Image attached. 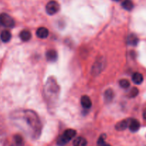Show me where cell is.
Returning a JSON list of instances; mask_svg holds the SVG:
<instances>
[{
	"label": "cell",
	"instance_id": "cell-1",
	"mask_svg": "<svg viewBox=\"0 0 146 146\" xmlns=\"http://www.w3.org/2000/svg\"><path fill=\"white\" fill-rule=\"evenodd\" d=\"M76 135V131L74 129H67L64 131V133L58 138L57 144L59 146H64L68 143L70 141L73 139Z\"/></svg>",
	"mask_w": 146,
	"mask_h": 146
},
{
	"label": "cell",
	"instance_id": "cell-2",
	"mask_svg": "<svg viewBox=\"0 0 146 146\" xmlns=\"http://www.w3.org/2000/svg\"><path fill=\"white\" fill-rule=\"evenodd\" d=\"M0 24L7 28H12L15 25V22L12 17L5 13L0 14Z\"/></svg>",
	"mask_w": 146,
	"mask_h": 146
},
{
	"label": "cell",
	"instance_id": "cell-3",
	"mask_svg": "<svg viewBox=\"0 0 146 146\" xmlns=\"http://www.w3.org/2000/svg\"><path fill=\"white\" fill-rule=\"evenodd\" d=\"M60 9V5L56 1H50L47 3L46 6V11L47 14L49 15H54V14H56Z\"/></svg>",
	"mask_w": 146,
	"mask_h": 146
},
{
	"label": "cell",
	"instance_id": "cell-4",
	"mask_svg": "<svg viewBox=\"0 0 146 146\" xmlns=\"http://www.w3.org/2000/svg\"><path fill=\"white\" fill-rule=\"evenodd\" d=\"M141 127L139 121L136 119H129V123H128V128L131 132H136L139 130Z\"/></svg>",
	"mask_w": 146,
	"mask_h": 146
},
{
	"label": "cell",
	"instance_id": "cell-5",
	"mask_svg": "<svg viewBox=\"0 0 146 146\" xmlns=\"http://www.w3.org/2000/svg\"><path fill=\"white\" fill-rule=\"evenodd\" d=\"M104 62L102 61V58H100V60H98L95 62V64L93 66L92 73L94 74H98L102 71V68H104Z\"/></svg>",
	"mask_w": 146,
	"mask_h": 146
},
{
	"label": "cell",
	"instance_id": "cell-6",
	"mask_svg": "<svg viewBox=\"0 0 146 146\" xmlns=\"http://www.w3.org/2000/svg\"><path fill=\"white\" fill-rule=\"evenodd\" d=\"M46 59L50 62H54L57 60L58 58V54L55 50H48L46 54Z\"/></svg>",
	"mask_w": 146,
	"mask_h": 146
},
{
	"label": "cell",
	"instance_id": "cell-7",
	"mask_svg": "<svg viewBox=\"0 0 146 146\" xmlns=\"http://www.w3.org/2000/svg\"><path fill=\"white\" fill-rule=\"evenodd\" d=\"M49 31L45 27H40L36 31V36L40 38H46L48 37Z\"/></svg>",
	"mask_w": 146,
	"mask_h": 146
},
{
	"label": "cell",
	"instance_id": "cell-8",
	"mask_svg": "<svg viewBox=\"0 0 146 146\" xmlns=\"http://www.w3.org/2000/svg\"><path fill=\"white\" fill-rule=\"evenodd\" d=\"M128 123H129V119L123 120L115 125V129L118 131H124L128 127Z\"/></svg>",
	"mask_w": 146,
	"mask_h": 146
},
{
	"label": "cell",
	"instance_id": "cell-9",
	"mask_svg": "<svg viewBox=\"0 0 146 146\" xmlns=\"http://www.w3.org/2000/svg\"><path fill=\"white\" fill-rule=\"evenodd\" d=\"M81 104L84 108H90L92 106L91 98L87 96H83L81 99Z\"/></svg>",
	"mask_w": 146,
	"mask_h": 146
},
{
	"label": "cell",
	"instance_id": "cell-10",
	"mask_svg": "<svg viewBox=\"0 0 146 146\" xmlns=\"http://www.w3.org/2000/svg\"><path fill=\"white\" fill-rule=\"evenodd\" d=\"M132 80L134 84L139 85V84H142L143 81V76L138 72L134 73L133 75L132 76Z\"/></svg>",
	"mask_w": 146,
	"mask_h": 146
},
{
	"label": "cell",
	"instance_id": "cell-11",
	"mask_svg": "<svg viewBox=\"0 0 146 146\" xmlns=\"http://www.w3.org/2000/svg\"><path fill=\"white\" fill-rule=\"evenodd\" d=\"M20 38L24 41H28L31 39V34L28 30H23L20 33Z\"/></svg>",
	"mask_w": 146,
	"mask_h": 146
},
{
	"label": "cell",
	"instance_id": "cell-12",
	"mask_svg": "<svg viewBox=\"0 0 146 146\" xmlns=\"http://www.w3.org/2000/svg\"><path fill=\"white\" fill-rule=\"evenodd\" d=\"M0 38L3 42H8L10 41L11 38V34L7 30H4V31H1V35H0Z\"/></svg>",
	"mask_w": 146,
	"mask_h": 146
},
{
	"label": "cell",
	"instance_id": "cell-13",
	"mask_svg": "<svg viewBox=\"0 0 146 146\" xmlns=\"http://www.w3.org/2000/svg\"><path fill=\"white\" fill-rule=\"evenodd\" d=\"M87 141L83 137H78L73 142L74 146H86Z\"/></svg>",
	"mask_w": 146,
	"mask_h": 146
},
{
	"label": "cell",
	"instance_id": "cell-14",
	"mask_svg": "<svg viewBox=\"0 0 146 146\" xmlns=\"http://www.w3.org/2000/svg\"><path fill=\"white\" fill-rule=\"evenodd\" d=\"M127 42L131 46H136L138 43V38L135 34H130L127 38Z\"/></svg>",
	"mask_w": 146,
	"mask_h": 146
},
{
	"label": "cell",
	"instance_id": "cell-15",
	"mask_svg": "<svg viewBox=\"0 0 146 146\" xmlns=\"http://www.w3.org/2000/svg\"><path fill=\"white\" fill-rule=\"evenodd\" d=\"M122 7L125 10L131 11V10H132L133 9L134 4L131 0H124L122 3Z\"/></svg>",
	"mask_w": 146,
	"mask_h": 146
},
{
	"label": "cell",
	"instance_id": "cell-16",
	"mask_svg": "<svg viewBox=\"0 0 146 146\" xmlns=\"http://www.w3.org/2000/svg\"><path fill=\"white\" fill-rule=\"evenodd\" d=\"M104 98L107 102H110L113 98V91L111 89H108L104 94Z\"/></svg>",
	"mask_w": 146,
	"mask_h": 146
},
{
	"label": "cell",
	"instance_id": "cell-17",
	"mask_svg": "<svg viewBox=\"0 0 146 146\" xmlns=\"http://www.w3.org/2000/svg\"><path fill=\"white\" fill-rule=\"evenodd\" d=\"M119 84L121 88L126 89L128 88L130 86V82L127 79H122L119 81Z\"/></svg>",
	"mask_w": 146,
	"mask_h": 146
},
{
	"label": "cell",
	"instance_id": "cell-18",
	"mask_svg": "<svg viewBox=\"0 0 146 146\" xmlns=\"http://www.w3.org/2000/svg\"><path fill=\"white\" fill-rule=\"evenodd\" d=\"M138 89L137 88H133L132 89H131V92H130V97L131 98H135V97H136L137 96H138Z\"/></svg>",
	"mask_w": 146,
	"mask_h": 146
},
{
	"label": "cell",
	"instance_id": "cell-19",
	"mask_svg": "<svg viewBox=\"0 0 146 146\" xmlns=\"http://www.w3.org/2000/svg\"><path fill=\"white\" fill-rule=\"evenodd\" d=\"M98 146H111L109 144L106 143L105 142H102V143H98Z\"/></svg>",
	"mask_w": 146,
	"mask_h": 146
},
{
	"label": "cell",
	"instance_id": "cell-20",
	"mask_svg": "<svg viewBox=\"0 0 146 146\" xmlns=\"http://www.w3.org/2000/svg\"><path fill=\"white\" fill-rule=\"evenodd\" d=\"M143 118L146 121V108H145V110H144V111H143Z\"/></svg>",
	"mask_w": 146,
	"mask_h": 146
},
{
	"label": "cell",
	"instance_id": "cell-21",
	"mask_svg": "<svg viewBox=\"0 0 146 146\" xmlns=\"http://www.w3.org/2000/svg\"><path fill=\"white\" fill-rule=\"evenodd\" d=\"M114 1H120V0H114Z\"/></svg>",
	"mask_w": 146,
	"mask_h": 146
}]
</instances>
